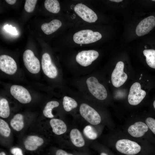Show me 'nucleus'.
Returning a JSON list of instances; mask_svg holds the SVG:
<instances>
[{
    "mask_svg": "<svg viewBox=\"0 0 155 155\" xmlns=\"http://www.w3.org/2000/svg\"><path fill=\"white\" fill-rule=\"evenodd\" d=\"M101 34L98 32H93L90 30H84L74 34L73 38L78 44H88L96 42L102 38Z\"/></svg>",
    "mask_w": 155,
    "mask_h": 155,
    "instance_id": "nucleus-1",
    "label": "nucleus"
},
{
    "mask_svg": "<svg viewBox=\"0 0 155 155\" xmlns=\"http://www.w3.org/2000/svg\"><path fill=\"white\" fill-rule=\"evenodd\" d=\"M86 83L90 92L95 98L101 100L106 98L107 96V91L96 78L91 77L88 78Z\"/></svg>",
    "mask_w": 155,
    "mask_h": 155,
    "instance_id": "nucleus-2",
    "label": "nucleus"
},
{
    "mask_svg": "<svg viewBox=\"0 0 155 155\" xmlns=\"http://www.w3.org/2000/svg\"><path fill=\"white\" fill-rule=\"evenodd\" d=\"M115 147L119 152L127 155H134L141 150V147L136 142L128 139H121L116 142Z\"/></svg>",
    "mask_w": 155,
    "mask_h": 155,
    "instance_id": "nucleus-3",
    "label": "nucleus"
},
{
    "mask_svg": "<svg viewBox=\"0 0 155 155\" xmlns=\"http://www.w3.org/2000/svg\"><path fill=\"white\" fill-rule=\"evenodd\" d=\"M80 112L82 116L92 125H97L101 122V118L99 113L86 104L83 103L81 104Z\"/></svg>",
    "mask_w": 155,
    "mask_h": 155,
    "instance_id": "nucleus-4",
    "label": "nucleus"
},
{
    "mask_svg": "<svg viewBox=\"0 0 155 155\" xmlns=\"http://www.w3.org/2000/svg\"><path fill=\"white\" fill-rule=\"evenodd\" d=\"M23 60L25 66L30 72L36 74L40 71V62L31 50L28 49L25 51L23 55Z\"/></svg>",
    "mask_w": 155,
    "mask_h": 155,
    "instance_id": "nucleus-5",
    "label": "nucleus"
},
{
    "mask_svg": "<svg viewBox=\"0 0 155 155\" xmlns=\"http://www.w3.org/2000/svg\"><path fill=\"white\" fill-rule=\"evenodd\" d=\"M146 95L145 91L141 89L140 84L135 82L130 88L128 98V102L131 105H137L141 102Z\"/></svg>",
    "mask_w": 155,
    "mask_h": 155,
    "instance_id": "nucleus-6",
    "label": "nucleus"
},
{
    "mask_svg": "<svg viewBox=\"0 0 155 155\" xmlns=\"http://www.w3.org/2000/svg\"><path fill=\"white\" fill-rule=\"evenodd\" d=\"M124 63L119 61L117 63L112 72L111 80L113 85L116 87H119L123 85L127 78V74L124 71Z\"/></svg>",
    "mask_w": 155,
    "mask_h": 155,
    "instance_id": "nucleus-7",
    "label": "nucleus"
},
{
    "mask_svg": "<svg viewBox=\"0 0 155 155\" xmlns=\"http://www.w3.org/2000/svg\"><path fill=\"white\" fill-rule=\"evenodd\" d=\"M76 13L84 21L89 23L95 22L98 19L96 13L85 5L78 3L74 7Z\"/></svg>",
    "mask_w": 155,
    "mask_h": 155,
    "instance_id": "nucleus-8",
    "label": "nucleus"
},
{
    "mask_svg": "<svg viewBox=\"0 0 155 155\" xmlns=\"http://www.w3.org/2000/svg\"><path fill=\"white\" fill-rule=\"evenodd\" d=\"M99 55L98 53L94 50L83 51L77 54L76 60L80 65L86 67L91 65L97 58Z\"/></svg>",
    "mask_w": 155,
    "mask_h": 155,
    "instance_id": "nucleus-9",
    "label": "nucleus"
},
{
    "mask_svg": "<svg viewBox=\"0 0 155 155\" xmlns=\"http://www.w3.org/2000/svg\"><path fill=\"white\" fill-rule=\"evenodd\" d=\"M11 95L20 102L26 104L31 100V97L27 90L22 86L14 85L10 88Z\"/></svg>",
    "mask_w": 155,
    "mask_h": 155,
    "instance_id": "nucleus-10",
    "label": "nucleus"
},
{
    "mask_svg": "<svg viewBox=\"0 0 155 155\" xmlns=\"http://www.w3.org/2000/svg\"><path fill=\"white\" fill-rule=\"evenodd\" d=\"M41 65L44 73L49 78L53 79L57 76V69L53 63L51 57L49 54L45 53L42 55Z\"/></svg>",
    "mask_w": 155,
    "mask_h": 155,
    "instance_id": "nucleus-11",
    "label": "nucleus"
},
{
    "mask_svg": "<svg viewBox=\"0 0 155 155\" xmlns=\"http://www.w3.org/2000/svg\"><path fill=\"white\" fill-rule=\"evenodd\" d=\"M155 26V17L150 16L143 20L137 25L135 30L136 34L139 36L148 33Z\"/></svg>",
    "mask_w": 155,
    "mask_h": 155,
    "instance_id": "nucleus-12",
    "label": "nucleus"
},
{
    "mask_svg": "<svg viewBox=\"0 0 155 155\" xmlns=\"http://www.w3.org/2000/svg\"><path fill=\"white\" fill-rule=\"evenodd\" d=\"M16 63L14 59L7 55L0 56V69L3 72L9 75L14 74L17 70Z\"/></svg>",
    "mask_w": 155,
    "mask_h": 155,
    "instance_id": "nucleus-13",
    "label": "nucleus"
},
{
    "mask_svg": "<svg viewBox=\"0 0 155 155\" xmlns=\"http://www.w3.org/2000/svg\"><path fill=\"white\" fill-rule=\"evenodd\" d=\"M149 129L146 123L138 121L130 125L128 128V131L132 136L139 137L143 136L148 132Z\"/></svg>",
    "mask_w": 155,
    "mask_h": 155,
    "instance_id": "nucleus-14",
    "label": "nucleus"
},
{
    "mask_svg": "<svg viewBox=\"0 0 155 155\" xmlns=\"http://www.w3.org/2000/svg\"><path fill=\"white\" fill-rule=\"evenodd\" d=\"M43 142V140L41 138L36 135H30L25 140L24 144L26 150L33 151L36 150Z\"/></svg>",
    "mask_w": 155,
    "mask_h": 155,
    "instance_id": "nucleus-15",
    "label": "nucleus"
},
{
    "mask_svg": "<svg viewBox=\"0 0 155 155\" xmlns=\"http://www.w3.org/2000/svg\"><path fill=\"white\" fill-rule=\"evenodd\" d=\"M61 25V21L57 19H54L49 23L42 24L41 28L45 34L49 35L55 32Z\"/></svg>",
    "mask_w": 155,
    "mask_h": 155,
    "instance_id": "nucleus-16",
    "label": "nucleus"
},
{
    "mask_svg": "<svg viewBox=\"0 0 155 155\" xmlns=\"http://www.w3.org/2000/svg\"><path fill=\"white\" fill-rule=\"evenodd\" d=\"M50 124L54 133L57 135L64 133L66 131L67 127L63 121L60 119H53L50 121Z\"/></svg>",
    "mask_w": 155,
    "mask_h": 155,
    "instance_id": "nucleus-17",
    "label": "nucleus"
},
{
    "mask_svg": "<svg viewBox=\"0 0 155 155\" xmlns=\"http://www.w3.org/2000/svg\"><path fill=\"white\" fill-rule=\"evenodd\" d=\"M70 137L72 144L78 147H81L85 145V141L80 131L77 129L71 130Z\"/></svg>",
    "mask_w": 155,
    "mask_h": 155,
    "instance_id": "nucleus-18",
    "label": "nucleus"
},
{
    "mask_svg": "<svg viewBox=\"0 0 155 155\" xmlns=\"http://www.w3.org/2000/svg\"><path fill=\"white\" fill-rule=\"evenodd\" d=\"M10 124L14 130L17 131H20L24 127L23 116L20 114H16L11 120Z\"/></svg>",
    "mask_w": 155,
    "mask_h": 155,
    "instance_id": "nucleus-19",
    "label": "nucleus"
},
{
    "mask_svg": "<svg viewBox=\"0 0 155 155\" xmlns=\"http://www.w3.org/2000/svg\"><path fill=\"white\" fill-rule=\"evenodd\" d=\"M44 5L48 11L53 13H57L60 9L59 3L57 0H46Z\"/></svg>",
    "mask_w": 155,
    "mask_h": 155,
    "instance_id": "nucleus-20",
    "label": "nucleus"
},
{
    "mask_svg": "<svg viewBox=\"0 0 155 155\" xmlns=\"http://www.w3.org/2000/svg\"><path fill=\"white\" fill-rule=\"evenodd\" d=\"M146 57V60L148 65L151 68L155 69V50L153 49H146L143 51Z\"/></svg>",
    "mask_w": 155,
    "mask_h": 155,
    "instance_id": "nucleus-21",
    "label": "nucleus"
},
{
    "mask_svg": "<svg viewBox=\"0 0 155 155\" xmlns=\"http://www.w3.org/2000/svg\"><path fill=\"white\" fill-rule=\"evenodd\" d=\"M63 104L64 110L67 112L70 111L78 106V103L74 99L67 96L63 98Z\"/></svg>",
    "mask_w": 155,
    "mask_h": 155,
    "instance_id": "nucleus-22",
    "label": "nucleus"
},
{
    "mask_svg": "<svg viewBox=\"0 0 155 155\" xmlns=\"http://www.w3.org/2000/svg\"><path fill=\"white\" fill-rule=\"evenodd\" d=\"M59 105L58 102L56 101H51L47 102L43 110V113L46 117L52 118L54 115L52 113L53 109L58 107Z\"/></svg>",
    "mask_w": 155,
    "mask_h": 155,
    "instance_id": "nucleus-23",
    "label": "nucleus"
},
{
    "mask_svg": "<svg viewBox=\"0 0 155 155\" xmlns=\"http://www.w3.org/2000/svg\"><path fill=\"white\" fill-rule=\"evenodd\" d=\"M10 114V109L7 100L4 98L0 100V116L3 118L8 117Z\"/></svg>",
    "mask_w": 155,
    "mask_h": 155,
    "instance_id": "nucleus-24",
    "label": "nucleus"
},
{
    "mask_svg": "<svg viewBox=\"0 0 155 155\" xmlns=\"http://www.w3.org/2000/svg\"><path fill=\"white\" fill-rule=\"evenodd\" d=\"M83 133L85 136L90 139H96L98 134L92 127L90 125L86 126L83 129Z\"/></svg>",
    "mask_w": 155,
    "mask_h": 155,
    "instance_id": "nucleus-25",
    "label": "nucleus"
},
{
    "mask_svg": "<svg viewBox=\"0 0 155 155\" xmlns=\"http://www.w3.org/2000/svg\"><path fill=\"white\" fill-rule=\"evenodd\" d=\"M11 129L7 123L0 119V133L4 137H7L10 135Z\"/></svg>",
    "mask_w": 155,
    "mask_h": 155,
    "instance_id": "nucleus-26",
    "label": "nucleus"
},
{
    "mask_svg": "<svg viewBox=\"0 0 155 155\" xmlns=\"http://www.w3.org/2000/svg\"><path fill=\"white\" fill-rule=\"evenodd\" d=\"M37 0H26V1L24 8L28 12H32L34 10L37 3Z\"/></svg>",
    "mask_w": 155,
    "mask_h": 155,
    "instance_id": "nucleus-27",
    "label": "nucleus"
},
{
    "mask_svg": "<svg viewBox=\"0 0 155 155\" xmlns=\"http://www.w3.org/2000/svg\"><path fill=\"white\" fill-rule=\"evenodd\" d=\"M145 122L149 129L155 135V119L151 117H148Z\"/></svg>",
    "mask_w": 155,
    "mask_h": 155,
    "instance_id": "nucleus-28",
    "label": "nucleus"
},
{
    "mask_svg": "<svg viewBox=\"0 0 155 155\" xmlns=\"http://www.w3.org/2000/svg\"><path fill=\"white\" fill-rule=\"evenodd\" d=\"M4 29L7 32L13 35H17L18 31L15 27H12L11 25L8 24L5 25L4 27Z\"/></svg>",
    "mask_w": 155,
    "mask_h": 155,
    "instance_id": "nucleus-29",
    "label": "nucleus"
},
{
    "mask_svg": "<svg viewBox=\"0 0 155 155\" xmlns=\"http://www.w3.org/2000/svg\"><path fill=\"white\" fill-rule=\"evenodd\" d=\"M11 152L13 155H23L21 149L18 148L11 149Z\"/></svg>",
    "mask_w": 155,
    "mask_h": 155,
    "instance_id": "nucleus-30",
    "label": "nucleus"
},
{
    "mask_svg": "<svg viewBox=\"0 0 155 155\" xmlns=\"http://www.w3.org/2000/svg\"><path fill=\"white\" fill-rule=\"evenodd\" d=\"M56 155H73V154L67 153L65 151L59 149L57 151Z\"/></svg>",
    "mask_w": 155,
    "mask_h": 155,
    "instance_id": "nucleus-31",
    "label": "nucleus"
},
{
    "mask_svg": "<svg viewBox=\"0 0 155 155\" xmlns=\"http://www.w3.org/2000/svg\"><path fill=\"white\" fill-rule=\"evenodd\" d=\"M5 1L9 4L13 5L15 3L16 0H6Z\"/></svg>",
    "mask_w": 155,
    "mask_h": 155,
    "instance_id": "nucleus-32",
    "label": "nucleus"
},
{
    "mask_svg": "<svg viewBox=\"0 0 155 155\" xmlns=\"http://www.w3.org/2000/svg\"><path fill=\"white\" fill-rule=\"evenodd\" d=\"M111 1H113L116 2H119L123 1L122 0H111Z\"/></svg>",
    "mask_w": 155,
    "mask_h": 155,
    "instance_id": "nucleus-33",
    "label": "nucleus"
},
{
    "mask_svg": "<svg viewBox=\"0 0 155 155\" xmlns=\"http://www.w3.org/2000/svg\"><path fill=\"white\" fill-rule=\"evenodd\" d=\"M0 155H6L5 153L3 152H2L0 153Z\"/></svg>",
    "mask_w": 155,
    "mask_h": 155,
    "instance_id": "nucleus-34",
    "label": "nucleus"
},
{
    "mask_svg": "<svg viewBox=\"0 0 155 155\" xmlns=\"http://www.w3.org/2000/svg\"><path fill=\"white\" fill-rule=\"evenodd\" d=\"M100 155H107L105 153L102 152L100 153Z\"/></svg>",
    "mask_w": 155,
    "mask_h": 155,
    "instance_id": "nucleus-35",
    "label": "nucleus"
},
{
    "mask_svg": "<svg viewBox=\"0 0 155 155\" xmlns=\"http://www.w3.org/2000/svg\"><path fill=\"white\" fill-rule=\"evenodd\" d=\"M153 106L154 108L155 109V100L153 102Z\"/></svg>",
    "mask_w": 155,
    "mask_h": 155,
    "instance_id": "nucleus-36",
    "label": "nucleus"
},
{
    "mask_svg": "<svg viewBox=\"0 0 155 155\" xmlns=\"http://www.w3.org/2000/svg\"><path fill=\"white\" fill-rule=\"evenodd\" d=\"M152 1H155V0H152Z\"/></svg>",
    "mask_w": 155,
    "mask_h": 155,
    "instance_id": "nucleus-37",
    "label": "nucleus"
}]
</instances>
